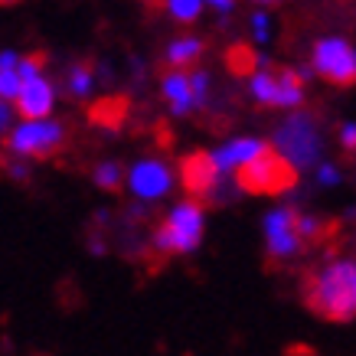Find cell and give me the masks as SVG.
Here are the masks:
<instances>
[{"instance_id":"obj_9","label":"cell","mask_w":356,"mask_h":356,"mask_svg":"<svg viewBox=\"0 0 356 356\" xmlns=\"http://www.w3.org/2000/svg\"><path fill=\"white\" fill-rule=\"evenodd\" d=\"M265 236H268V255L271 259H291L304 245L301 236V216L291 209H275L265 219Z\"/></svg>"},{"instance_id":"obj_12","label":"cell","mask_w":356,"mask_h":356,"mask_svg":"<svg viewBox=\"0 0 356 356\" xmlns=\"http://www.w3.org/2000/svg\"><path fill=\"white\" fill-rule=\"evenodd\" d=\"M163 98H167V105H170L173 115H186V111L200 108L193 72H186V69H170V72L163 76Z\"/></svg>"},{"instance_id":"obj_8","label":"cell","mask_w":356,"mask_h":356,"mask_svg":"<svg viewBox=\"0 0 356 356\" xmlns=\"http://www.w3.org/2000/svg\"><path fill=\"white\" fill-rule=\"evenodd\" d=\"M219 173L222 170H219V163H216V154L193 151L180 161V184L196 200H209V196L216 193Z\"/></svg>"},{"instance_id":"obj_19","label":"cell","mask_w":356,"mask_h":356,"mask_svg":"<svg viewBox=\"0 0 356 356\" xmlns=\"http://www.w3.org/2000/svg\"><path fill=\"white\" fill-rule=\"evenodd\" d=\"M167 10H170L173 20L180 23H193L203 10V0H167Z\"/></svg>"},{"instance_id":"obj_15","label":"cell","mask_w":356,"mask_h":356,"mask_svg":"<svg viewBox=\"0 0 356 356\" xmlns=\"http://www.w3.org/2000/svg\"><path fill=\"white\" fill-rule=\"evenodd\" d=\"M203 56V43L196 40V36H180V40H173L167 46V63L173 69H186V65H193L196 59Z\"/></svg>"},{"instance_id":"obj_23","label":"cell","mask_w":356,"mask_h":356,"mask_svg":"<svg viewBox=\"0 0 356 356\" xmlns=\"http://www.w3.org/2000/svg\"><path fill=\"white\" fill-rule=\"evenodd\" d=\"M252 26H255V40H265V36H268V17H265V13H255V17H252Z\"/></svg>"},{"instance_id":"obj_13","label":"cell","mask_w":356,"mask_h":356,"mask_svg":"<svg viewBox=\"0 0 356 356\" xmlns=\"http://www.w3.org/2000/svg\"><path fill=\"white\" fill-rule=\"evenodd\" d=\"M268 147L265 140L259 138H236V140H229V144H222L216 151V163H219V170L222 173H236L238 167H245L255 154H261Z\"/></svg>"},{"instance_id":"obj_5","label":"cell","mask_w":356,"mask_h":356,"mask_svg":"<svg viewBox=\"0 0 356 356\" xmlns=\"http://www.w3.org/2000/svg\"><path fill=\"white\" fill-rule=\"evenodd\" d=\"M63 124H56L49 118H36V121H23L20 128H13V134L7 138L10 151L17 157H30V161H46L63 147Z\"/></svg>"},{"instance_id":"obj_22","label":"cell","mask_w":356,"mask_h":356,"mask_svg":"<svg viewBox=\"0 0 356 356\" xmlns=\"http://www.w3.org/2000/svg\"><path fill=\"white\" fill-rule=\"evenodd\" d=\"M340 140H343L346 151H356V124H343L340 128Z\"/></svg>"},{"instance_id":"obj_7","label":"cell","mask_w":356,"mask_h":356,"mask_svg":"<svg viewBox=\"0 0 356 356\" xmlns=\"http://www.w3.org/2000/svg\"><path fill=\"white\" fill-rule=\"evenodd\" d=\"M294 167H307V163L317 157V147H321V138H317V128H314L311 115H294L281 124L278 131V144H275Z\"/></svg>"},{"instance_id":"obj_25","label":"cell","mask_w":356,"mask_h":356,"mask_svg":"<svg viewBox=\"0 0 356 356\" xmlns=\"http://www.w3.org/2000/svg\"><path fill=\"white\" fill-rule=\"evenodd\" d=\"M7 170H10L13 177H17V180H23V177H26V167H23V163H10Z\"/></svg>"},{"instance_id":"obj_4","label":"cell","mask_w":356,"mask_h":356,"mask_svg":"<svg viewBox=\"0 0 356 356\" xmlns=\"http://www.w3.org/2000/svg\"><path fill=\"white\" fill-rule=\"evenodd\" d=\"M248 92L259 105L271 108H294L304 98V79L284 65H259L248 76Z\"/></svg>"},{"instance_id":"obj_26","label":"cell","mask_w":356,"mask_h":356,"mask_svg":"<svg viewBox=\"0 0 356 356\" xmlns=\"http://www.w3.org/2000/svg\"><path fill=\"white\" fill-rule=\"evenodd\" d=\"M209 3L219 7V10H232V3H236V0H209Z\"/></svg>"},{"instance_id":"obj_11","label":"cell","mask_w":356,"mask_h":356,"mask_svg":"<svg viewBox=\"0 0 356 356\" xmlns=\"http://www.w3.org/2000/svg\"><path fill=\"white\" fill-rule=\"evenodd\" d=\"M17 102V111H20L23 121H36V118H49V111H53V102H56V92L49 86V79L40 76L26 79L20 86V95L13 98Z\"/></svg>"},{"instance_id":"obj_18","label":"cell","mask_w":356,"mask_h":356,"mask_svg":"<svg viewBox=\"0 0 356 356\" xmlns=\"http://www.w3.org/2000/svg\"><path fill=\"white\" fill-rule=\"evenodd\" d=\"M65 88H69V95L72 98H86L92 92V69L86 63H79L69 69V79H65Z\"/></svg>"},{"instance_id":"obj_10","label":"cell","mask_w":356,"mask_h":356,"mask_svg":"<svg viewBox=\"0 0 356 356\" xmlns=\"http://www.w3.org/2000/svg\"><path fill=\"white\" fill-rule=\"evenodd\" d=\"M128 186L138 200H161V196L170 193L173 173L161 161H138L128 173Z\"/></svg>"},{"instance_id":"obj_16","label":"cell","mask_w":356,"mask_h":356,"mask_svg":"<svg viewBox=\"0 0 356 356\" xmlns=\"http://www.w3.org/2000/svg\"><path fill=\"white\" fill-rule=\"evenodd\" d=\"M124 111H128V102H124V98H105V102H98L95 108H92V121L105 124V128H118L121 118H124Z\"/></svg>"},{"instance_id":"obj_2","label":"cell","mask_w":356,"mask_h":356,"mask_svg":"<svg viewBox=\"0 0 356 356\" xmlns=\"http://www.w3.org/2000/svg\"><path fill=\"white\" fill-rule=\"evenodd\" d=\"M203 229L206 213L203 203H196V196L186 200V203H177L170 209V216L163 219L157 232H154V252L157 255H186L203 242Z\"/></svg>"},{"instance_id":"obj_20","label":"cell","mask_w":356,"mask_h":356,"mask_svg":"<svg viewBox=\"0 0 356 356\" xmlns=\"http://www.w3.org/2000/svg\"><path fill=\"white\" fill-rule=\"evenodd\" d=\"M95 184L102 190H118L121 186V167L118 163H98L95 167Z\"/></svg>"},{"instance_id":"obj_24","label":"cell","mask_w":356,"mask_h":356,"mask_svg":"<svg viewBox=\"0 0 356 356\" xmlns=\"http://www.w3.org/2000/svg\"><path fill=\"white\" fill-rule=\"evenodd\" d=\"M317 177H321V184H327V186H334L337 180H340V173H337L334 167H330V163H324V167L317 170Z\"/></svg>"},{"instance_id":"obj_27","label":"cell","mask_w":356,"mask_h":356,"mask_svg":"<svg viewBox=\"0 0 356 356\" xmlns=\"http://www.w3.org/2000/svg\"><path fill=\"white\" fill-rule=\"evenodd\" d=\"M259 3H278V0H259Z\"/></svg>"},{"instance_id":"obj_14","label":"cell","mask_w":356,"mask_h":356,"mask_svg":"<svg viewBox=\"0 0 356 356\" xmlns=\"http://www.w3.org/2000/svg\"><path fill=\"white\" fill-rule=\"evenodd\" d=\"M20 56L17 53H3L0 56V95L3 102H10V98L20 95Z\"/></svg>"},{"instance_id":"obj_28","label":"cell","mask_w":356,"mask_h":356,"mask_svg":"<svg viewBox=\"0 0 356 356\" xmlns=\"http://www.w3.org/2000/svg\"><path fill=\"white\" fill-rule=\"evenodd\" d=\"M3 3H17V0H3Z\"/></svg>"},{"instance_id":"obj_1","label":"cell","mask_w":356,"mask_h":356,"mask_svg":"<svg viewBox=\"0 0 356 356\" xmlns=\"http://www.w3.org/2000/svg\"><path fill=\"white\" fill-rule=\"evenodd\" d=\"M304 304L324 321H353L356 317V261L340 259L317 268L304 281Z\"/></svg>"},{"instance_id":"obj_3","label":"cell","mask_w":356,"mask_h":356,"mask_svg":"<svg viewBox=\"0 0 356 356\" xmlns=\"http://www.w3.org/2000/svg\"><path fill=\"white\" fill-rule=\"evenodd\" d=\"M298 180V167H294L278 147H265L261 154H255L245 167L236 170V184L252 196H275L291 190V184Z\"/></svg>"},{"instance_id":"obj_21","label":"cell","mask_w":356,"mask_h":356,"mask_svg":"<svg viewBox=\"0 0 356 356\" xmlns=\"http://www.w3.org/2000/svg\"><path fill=\"white\" fill-rule=\"evenodd\" d=\"M327 232V226L321 222V219H314V216H301V236L304 242H317V238Z\"/></svg>"},{"instance_id":"obj_17","label":"cell","mask_w":356,"mask_h":356,"mask_svg":"<svg viewBox=\"0 0 356 356\" xmlns=\"http://www.w3.org/2000/svg\"><path fill=\"white\" fill-rule=\"evenodd\" d=\"M226 63H229V69H232L236 76H252V72L259 69V56L252 53L248 46H232L229 56H226Z\"/></svg>"},{"instance_id":"obj_6","label":"cell","mask_w":356,"mask_h":356,"mask_svg":"<svg viewBox=\"0 0 356 356\" xmlns=\"http://www.w3.org/2000/svg\"><path fill=\"white\" fill-rule=\"evenodd\" d=\"M314 69L330 86H353L356 82V49L340 36H327L314 46Z\"/></svg>"}]
</instances>
